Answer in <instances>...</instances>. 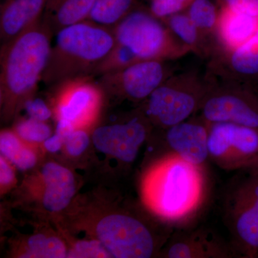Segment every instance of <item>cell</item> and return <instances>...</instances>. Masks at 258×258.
Wrapping results in <instances>:
<instances>
[{
	"label": "cell",
	"instance_id": "ac0fdd59",
	"mask_svg": "<svg viewBox=\"0 0 258 258\" xmlns=\"http://www.w3.org/2000/svg\"><path fill=\"white\" fill-rule=\"evenodd\" d=\"M49 0H4L0 8L2 44L30 28L42 19Z\"/></svg>",
	"mask_w": 258,
	"mask_h": 258
},
{
	"label": "cell",
	"instance_id": "9a60e30c",
	"mask_svg": "<svg viewBox=\"0 0 258 258\" xmlns=\"http://www.w3.org/2000/svg\"><path fill=\"white\" fill-rule=\"evenodd\" d=\"M39 197L46 211L57 213L69 206L76 191L72 171L55 162H47L38 174Z\"/></svg>",
	"mask_w": 258,
	"mask_h": 258
},
{
	"label": "cell",
	"instance_id": "277c9868",
	"mask_svg": "<svg viewBox=\"0 0 258 258\" xmlns=\"http://www.w3.org/2000/svg\"><path fill=\"white\" fill-rule=\"evenodd\" d=\"M115 43L137 62L176 60L190 52L165 23L149 9L137 7L113 29Z\"/></svg>",
	"mask_w": 258,
	"mask_h": 258
},
{
	"label": "cell",
	"instance_id": "d4e9b609",
	"mask_svg": "<svg viewBox=\"0 0 258 258\" xmlns=\"http://www.w3.org/2000/svg\"><path fill=\"white\" fill-rule=\"evenodd\" d=\"M14 132L28 144L44 143L52 136V129L46 121L29 118L19 120Z\"/></svg>",
	"mask_w": 258,
	"mask_h": 258
},
{
	"label": "cell",
	"instance_id": "4fadbf2b",
	"mask_svg": "<svg viewBox=\"0 0 258 258\" xmlns=\"http://www.w3.org/2000/svg\"><path fill=\"white\" fill-rule=\"evenodd\" d=\"M210 125L195 114L181 123L163 129L165 131L166 144L171 154L193 165L203 166L209 159Z\"/></svg>",
	"mask_w": 258,
	"mask_h": 258
},
{
	"label": "cell",
	"instance_id": "52a82bcc",
	"mask_svg": "<svg viewBox=\"0 0 258 258\" xmlns=\"http://www.w3.org/2000/svg\"><path fill=\"white\" fill-rule=\"evenodd\" d=\"M223 217L232 247L241 252L258 249V178L233 179L226 191Z\"/></svg>",
	"mask_w": 258,
	"mask_h": 258
},
{
	"label": "cell",
	"instance_id": "83f0119b",
	"mask_svg": "<svg viewBox=\"0 0 258 258\" xmlns=\"http://www.w3.org/2000/svg\"><path fill=\"white\" fill-rule=\"evenodd\" d=\"M90 139L85 129H76L64 141L66 152L71 157H79L89 146Z\"/></svg>",
	"mask_w": 258,
	"mask_h": 258
},
{
	"label": "cell",
	"instance_id": "d6986e66",
	"mask_svg": "<svg viewBox=\"0 0 258 258\" xmlns=\"http://www.w3.org/2000/svg\"><path fill=\"white\" fill-rule=\"evenodd\" d=\"M96 0H49L42 23L52 37L61 30L87 20Z\"/></svg>",
	"mask_w": 258,
	"mask_h": 258
},
{
	"label": "cell",
	"instance_id": "44dd1931",
	"mask_svg": "<svg viewBox=\"0 0 258 258\" xmlns=\"http://www.w3.org/2000/svg\"><path fill=\"white\" fill-rule=\"evenodd\" d=\"M1 156L19 170L31 169L37 162L36 153L15 132L2 131L0 134Z\"/></svg>",
	"mask_w": 258,
	"mask_h": 258
},
{
	"label": "cell",
	"instance_id": "1f68e13d",
	"mask_svg": "<svg viewBox=\"0 0 258 258\" xmlns=\"http://www.w3.org/2000/svg\"><path fill=\"white\" fill-rule=\"evenodd\" d=\"M64 143V139L61 138L57 134H54L51 136L50 138L47 139L43 143L44 147L47 152L55 153L59 152L61 148L63 147Z\"/></svg>",
	"mask_w": 258,
	"mask_h": 258
},
{
	"label": "cell",
	"instance_id": "7a4b0ae2",
	"mask_svg": "<svg viewBox=\"0 0 258 258\" xmlns=\"http://www.w3.org/2000/svg\"><path fill=\"white\" fill-rule=\"evenodd\" d=\"M42 81L55 86L84 77H94L115 45L112 29L85 20L61 30L55 35Z\"/></svg>",
	"mask_w": 258,
	"mask_h": 258
},
{
	"label": "cell",
	"instance_id": "ba28073f",
	"mask_svg": "<svg viewBox=\"0 0 258 258\" xmlns=\"http://www.w3.org/2000/svg\"><path fill=\"white\" fill-rule=\"evenodd\" d=\"M97 240L115 258H149L157 249V239L142 220L127 214L103 217L95 229Z\"/></svg>",
	"mask_w": 258,
	"mask_h": 258
},
{
	"label": "cell",
	"instance_id": "8fae6325",
	"mask_svg": "<svg viewBox=\"0 0 258 258\" xmlns=\"http://www.w3.org/2000/svg\"><path fill=\"white\" fill-rule=\"evenodd\" d=\"M208 149L209 159L221 169H241L258 154V131L232 123H211Z\"/></svg>",
	"mask_w": 258,
	"mask_h": 258
},
{
	"label": "cell",
	"instance_id": "30bf717a",
	"mask_svg": "<svg viewBox=\"0 0 258 258\" xmlns=\"http://www.w3.org/2000/svg\"><path fill=\"white\" fill-rule=\"evenodd\" d=\"M50 88L57 120H66L76 129L88 128L96 121L105 95L94 77L69 80Z\"/></svg>",
	"mask_w": 258,
	"mask_h": 258
},
{
	"label": "cell",
	"instance_id": "cb8c5ba5",
	"mask_svg": "<svg viewBox=\"0 0 258 258\" xmlns=\"http://www.w3.org/2000/svg\"><path fill=\"white\" fill-rule=\"evenodd\" d=\"M216 5L211 0H195L186 10V14L210 42L213 51V38L219 18Z\"/></svg>",
	"mask_w": 258,
	"mask_h": 258
},
{
	"label": "cell",
	"instance_id": "2e32d148",
	"mask_svg": "<svg viewBox=\"0 0 258 258\" xmlns=\"http://www.w3.org/2000/svg\"><path fill=\"white\" fill-rule=\"evenodd\" d=\"M169 258L230 257L235 250L207 230L175 233L164 252Z\"/></svg>",
	"mask_w": 258,
	"mask_h": 258
},
{
	"label": "cell",
	"instance_id": "4316f807",
	"mask_svg": "<svg viewBox=\"0 0 258 258\" xmlns=\"http://www.w3.org/2000/svg\"><path fill=\"white\" fill-rule=\"evenodd\" d=\"M195 0H151L149 11L156 18L164 20L171 15L183 13Z\"/></svg>",
	"mask_w": 258,
	"mask_h": 258
},
{
	"label": "cell",
	"instance_id": "9c48e42d",
	"mask_svg": "<svg viewBox=\"0 0 258 258\" xmlns=\"http://www.w3.org/2000/svg\"><path fill=\"white\" fill-rule=\"evenodd\" d=\"M174 74L164 60H144L99 76L97 80L105 96L143 103Z\"/></svg>",
	"mask_w": 258,
	"mask_h": 258
},
{
	"label": "cell",
	"instance_id": "7c38bea8",
	"mask_svg": "<svg viewBox=\"0 0 258 258\" xmlns=\"http://www.w3.org/2000/svg\"><path fill=\"white\" fill-rule=\"evenodd\" d=\"M152 124L139 108L128 119L95 129L93 145L98 152L124 164H132L147 141Z\"/></svg>",
	"mask_w": 258,
	"mask_h": 258
},
{
	"label": "cell",
	"instance_id": "4dcf8cb0",
	"mask_svg": "<svg viewBox=\"0 0 258 258\" xmlns=\"http://www.w3.org/2000/svg\"><path fill=\"white\" fill-rule=\"evenodd\" d=\"M13 164L1 156L0 158V184L2 192L15 184V173Z\"/></svg>",
	"mask_w": 258,
	"mask_h": 258
},
{
	"label": "cell",
	"instance_id": "3957f363",
	"mask_svg": "<svg viewBox=\"0 0 258 258\" xmlns=\"http://www.w3.org/2000/svg\"><path fill=\"white\" fill-rule=\"evenodd\" d=\"M202 166L171 154L157 164L146 181L149 206L166 221L180 223L196 213L205 198Z\"/></svg>",
	"mask_w": 258,
	"mask_h": 258
},
{
	"label": "cell",
	"instance_id": "ffe728a7",
	"mask_svg": "<svg viewBox=\"0 0 258 258\" xmlns=\"http://www.w3.org/2000/svg\"><path fill=\"white\" fill-rule=\"evenodd\" d=\"M163 21L174 36L187 47L190 52L201 57L212 54L211 44L204 37L186 12L171 15Z\"/></svg>",
	"mask_w": 258,
	"mask_h": 258
},
{
	"label": "cell",
	"instance_id": "484cf974",
	"mask_svg": "<svg viewBox=\"0 0 258 258\" xmlns=\"http://www.w3.org/2000/svg\"><path fill=\"white\" fill-rule=\"evenodd\" d=\"M67 257H112L106 247L97 239L79 240L69 249Z\"/></svg>",
	"mask_w": 258,
	"mask_h": 258
},
{
	"label": "cell",
	"instance_id": "5bb4252c",
	"mask_svg": "<svg viewBox=\"0 0 258 258\" xmlns=\"http://www.w3.org/2000/svg\"><path fill=\"white\" fill-rule=\"evenodd\" d=\"M208 74L217 79L241 83L258 76V28L240 46L213 56Z\"/></svg>",
	"mask_w": 258,
	"mask_h": 258
},
{
	"label": "cell",
	"instance_id": "f1b7e54d",
	"mask_svg": "<svg viewBox=\"0 0 258 258\" xmlns=\"http://www.w3.org/2000/svg\"><path fill=\"white\" fill-rule=\"evenodd\" d=\"M24 108L30 118L40 121H47L53 114L52 108L40 98L32 97L25 103Z\"/></svg>",
	"mask_w": 258,
	"mask_h": 258
},
{
	"label": "cell",
	"instance_id": "7402d4cb",
	"mask_svg": "<svg viewBox=\"0 0 258 258\" xmlns=\"http://www.w3.org/2000/svg\"><path fill=\"white\" fill-rule=\"evenodd\" d=\"M137 7V0H96L88 20L113 30Z\"/></svg>",
	"mask_w": 258,
	"mask_h": 258
},
{
	"label": "cell",
	"instance_id": "e0dca14e",
	"mask_svg": "<svg viewBox=\"0 0 258 258\" xmlns=\"http://www.w3.org/2000/svg\"><path fill=\"white\" fill-rule=\"evenodd\" d=\"M213 38V56L225 53L240 46L258 28V18L237 13L220 6Z\"/></svg>",
	"mask_w": 258,
	"mask_h": 258
},
{
	"label": "cell",
	"instance_id": "6da1fadb",
	"mask_svg": "<svg viewBox=\"0 0 258 258\" xmlns=\"http://www.w3.org/2000/svg\"><path fill=\"white\" fill-rule=\"evenodd\" d=\"M52 37L40 19L15 38L2 44L0 96L5 119L15 117L35 96L48 62Z\"/></svg>",
	"mask_w": 258,
	"mask_h": 258
},
{
	"label": "cell",
	"instance_id": "8992f818",
	"mask_svg": "<svg viewBox=\"0 0 258 258\" xmlns=\"http://www.w3.org/2000/svg\"><path fill=\"white\" fill-rule=\"evenodd\" d=\"M207 75L208 93L196 115L210 124L232 123L258 131V106L243 83Z\"/></svg>",
	"mask_w": 258,
	"mask_h": 258
},
{
	"label": "cell",
	"instance_id": "5b68a950",
	"mask_svg": "<svg viewBox=\"0 0 258 258\" xmlns=\"http://www.w3.org/2000/svg\"><path fill=\"white\" fill-rule=\"evenodd\" d=\"M208 75L186 71L174 74L142 103L141 107L152 125L165 129L198 113L208 93Z\"/></svg>",
	"mask_w": 258,
	"mask_h": 258
},
{
	"label": "cell",
	"instance_id": "f546056e",
	"mask_svg": "<svg viewBox=\"0 0 258 258\" xmlns=\"http://www.w3.org/2000/svg\"><path fill=\"white\" fill-rule=\"evenodd\" d=\"M220 6L258 18V0H220Z\"/></svg>",
	"mask_w": 258,
	"mask_h": 258
},
{
	"label": "cell",
	"instance_id": "603a6c76",
	"mask_svg": "<svg viewBox=\"0 0 258 258\" xmlns=\"http://www.w3.org/2000/svg\"><path fill=\"white\" fill-rule=\"evenodd\" d=\"M66 244L60 237L45 233L34 234L28 237L20 254V257L64 258L67 257Z\"/></svg>",
	"mask_w": 258,
	"mask_h": 258
}]
</instances>
